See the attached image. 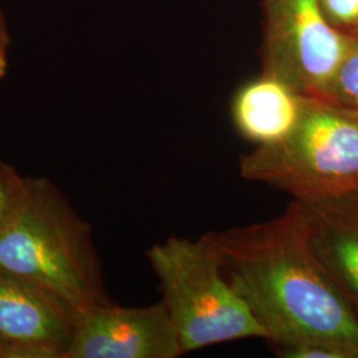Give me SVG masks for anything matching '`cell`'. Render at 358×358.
Segmentation results:
<instances>
[{
	"label": "cell",
	"mask_w": 358,
	"mask_h": 358,
	"mask_svg": "<svg viewBox=\"0 0 358 358\" xmlns=\"http://www.w3.org/2000/svg\"><path fill=\"white\" fill-rule=\"evenodd\" d=\"M0 269L57 296L80 315L110 303L90 224L48 179L27 178L24 199L0 236Z\"/></svg>",
	"instance_id": "7a4b0ae2"
},
{
	"label": "cell",
	"mask_w": 358,
	"mask_h": 358,
	"mask_svg": "<svg viewBox=\"0 0 358 358\" xmlns=\"http://www.w3.org/2000/svg\"><path fill=\"white\" fill-rule=\"evenodd\" d=\"M146 256L183 355L234 340H267L262 324L224 276L208 234L198 241L173 235L149 248Z\"/></svg>",
	"instance_id": "3957f363"
},
{
	"label": "cell",
	"mask_w": 358,
	"mask_h": 358,
	"mask_svg": "<svg viewBox=\"0 0 358 358\" xmlns=\"http://www.w3.org/2000/svg\"><path fill=\"white\" fill-rule=\"evenodd\" d=\"M0 358H3V353H1V350H0Z\"/></svg>",
	"instance_id": "2e32d148"
},
{
	"label": "cell",
	"mask_w": 358,
	"mask_h": 358,
	"mask_svg": "<svg viewBox=\"0 0 358 358\" xmlns=\"http://www.w3.org/2000/svg\"><path fill=\"white\" fill-rule=\"evenodd\" d=\"M357 34H358V28H357Z\"/></svg>",
	"instance_id": "e0dca14e"
},
{
	"label": "cell",
	"mask_w": 358,
	"mask_h": 358,
	"mask_svg": "<svg viewBox=\"0 0 358 358\" xmlns=\"http://www.w3.org/2000/svg\"><path fill=\"white\" fill-rule=\"evenodd\" d=\"M241 174L300 202L358 192L357 110L306 97L294 131L243 155Z\"/></svg>",
	"instance_id": "277c9868"
},
{
	"label": "cell",
	"mask_w": 358,
	"mask_h": 358,
	"mask_svg": "<svg viewBox=\"0 0 358 358\" xmlns=\"http://www.w3.org/2000/svg\"><path fill=\"white\" fill-rule=\"evenodd\" d=\"M321 4L332 26L358 28V0H321Z\"/></svg>",
	"instance_id": "4fadbf2b"
},
{
	"label": "cell",
	"mask_w": 358,
	"mask_h": 358,
	"mask_svg": "<svg viewBox=\"0 0 358 358\" xmlns=\"http://www.w3.org/2000/svg\"><path fill=\"white\" fill-rule=\"evenodd\" d=\"M304 96L278 77L264 76L244 85L235 96L232 117L245 140L268 146L294 131L304 108Z\"/></svg>",
	"instance_id": "9c48e42d"
},
{
	"label": "cell",
	"mask_w": 358,
	"mask_h": 358,
	"mask_svg": "<svg viewBox=\"0 0 358 358\" xmlns=\"http://www.w3.org/2000/svg\"><path fill=\"white\" fill-rule=\"evenodd\" d=\"M208 235L272 345L316 341L358 358V315L315 255L299 201L280 217Z\"/></svg>",
	"instance_id": "6da1fadb"
},
{
	"label": "cell",
	"mask_w": 358,
	"mask_h": 358,
	"mask_svg": "<svg viewBox=\"0 0 358 358\" xmlns=\"http://www.w3.org/2000/svg\"><path fill=\"white\" fill-rule=\"evenodd\" d=\"M11 44V38H10V31L6 23V19L3 16V13L0 11V45L10 48Z\"/></svg>",
	"instance_id": "5bb4252c"
},
{
	"label": "cell",
	"mask_w": 358,
	"mask_h": 358,
	"mask_svg": "<svg viewBox=\"0 0 358 358\" xmlns=\"http://www.w3.org/2000/svg\"><path fill=\"white\" fill-rule=\"evenodd\" d=\"M27 190V177L0 159V236L11 223L22 205Z\"/></svg>",
	"instance_id": "8fae6325"
},
{
	"label": "cell",
	"mask_w": 358,
	"mask_h": 358,
	"mask_svg": "<svg viewBox=\"0 0 358 358\" xmlns=\"http://www.w3.org/2000/svg\"><path fill=\"white\" fill-rule=\"evenodd\" d=\"M266 73L304 97L321 99L349 50L321 0H271Z\"/></svg>",
	"instance_id": "5b68a950"
},
{
	"label": "cell",
	"mask_w": 358,
	"mask_h": 358,
	"mask_svg": "<svg viewBox=\"0 0 358 358\" xmlns=\"http://www.w3.org/2000/svg\"><path fill=\"white\" fill-rule=\"evenodd\" d=\"M278 356L285 358H352L341 348L322 343H299L292 345L273 346Z\"/></svg>",
	"instance_id": "7c38bea8"
},
{
	"label": "cell",
	"mask_w": 358,
	"mask_h": 358,
	"mask_svg": "<svg viewBox=\"0 0 358 358\" xmlns=\"http://www.w3.org/2000/svg\"><path fill=\"white\" fill-rule=\"evenodd\" d=\"M80 316L57 296L0 269L3 358H65Z\"/></svg>",
	"instance_id": "8992f818"
},
{
	"label": "cell",
	"mask_w": 358,
	"mask_h": 358,
	"mask_svg": "<svg viewBox=\"0 0 358 358\" xmlns=\"http://www.w3.org/2000/svg\"><path fill=\"white\" fill-rule=\"evenodd\" d=\"M300 205L315 255L358 315V192Z\"/></svg>",
	"instance_id": "ba28073f"
},
{
	"label": "cell",
	"mask_w": 358,
	"mask_h": 358,
	"mask_svg": "<svg viewBox=\"0 0 358 358\" xmlns=\"http://www.w3.org/2000/svg\"><path fill=\"white\" fill-rule=\"evenodd\" d=\"M8 69V48L0 45V80L6 76Z\"/></svg>",
	"instance_id": "9a60e30c"
},
{
	"label": "cell",
	"mask_w": 358,
	"mask_h": 358,
	"mask_svg": "<svg viewBox=\"0 0 358 358\" xmlns=\"http://www.w3.org/2000/svg\"><path fill=\"white\" fill-rule=\"evenodd\" d=\"M182 348L165 304L118 307L112 301L83 313L65 358H176Z\"/></svg>",
	"instance_id": "52a82bcc"
},
{
	"label": "cell",
	"mask_w": 358,
	"mask_h": 358,
	"mask_svg": "<svg viewBox=\"0 0 358 358\" xmlns=\"http://www.w3.org/2000/svg\"><path fill=\"white\" fill-rule=\"evenodd\" d=\"M321 99L358 112V34L352 35L345 57Z\"/></svg>",
	"instance_id": "30bf717a"
}]
</instances>
